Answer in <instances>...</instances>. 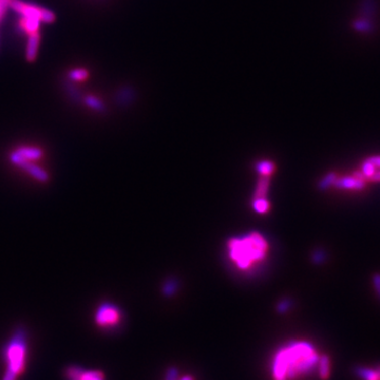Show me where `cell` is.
Returning <instances> with one entry per match:
<instances>
[{"mask_svg": "<svg viewBox=\"0 0 380 380\" xmlns=\"http://www.w3.org/2000/svg\"><path fill=\"white\" fill-rule=\"evenodd\" d=\"M43 155V150L38 147L22 146L11 153L10 161L14 165L27 170L34 178L45 181L47 179V174L33 164V162L39 161Z\"/></svg>", "mask_w": 380, "mask_h": 380, "instance_id": "cell-5", "label": "cell"}, {"mask_svg": "<svg viewBox=\"0 0 380 380\" xmlns=\"http://www.w3.org/2000/svg\"><path fill=\"white\" fill-rule=\"evenodd\" d=\"M83 103L86 106L94 110V111H97V112L105 111L104 103L99 99V97H96L94 95H91V94L86 95L83 97Z\"/></svg>", "mask_w": 380, "mask_h": 380, "instance_id": "cell-10", "label": "cell"}, {"mask_svg": "<svg viewBox=\"0 0 380 380\" xmlns=\"http://www.w3.org/2000/svg\"><path fill=\"white\" fill-rule=\"evenodd\" d=\"M357 374L364 380H380V366L377 369H365L360 367L356 370Z\"/></svg>", "mask_w": 380, "mask_h": 380, "instance_id": "cell-13", "label": "cell"}, {"mask_svg": "<svg viewBox=\"0 0 380 380\" xmlns=\"http://www.w3.org/2000/svg\"><path fill=\"white\" fill-rule=\"evenodd\" d=\"M89 76V73L86 69L82 68H75L69 71L68 73V78L72 82H78L82 81L85 79H87Z\"/></svg>", "mask_w": 380, "mask_h": 380, "instance_id": "cell-12", "label": "cell"}, {"mask_svg": "<svg viewBox=\"0 0 380 380\" xmlns=\"http://www.w3.org/2000/svg\"><path fill=\"white\" fill-rule=\"evenodd\" d=\"M229 260L240 271H250L262 263L269 252V243L259 232L232 238L227 243Z\"/></svg>", "mask_w": 380, "mask_h": 380, "instance_id": "cell-2", "label": "cell"}, {"mask_svg": "<svg viewBox=\"0 0 380 380\" xmlns=\"http://www.w3.org/2000/svg\"><path fill=\"white\" fill-rule=\"evenodd\" d=\"M10 0H0V18H2L4 12L9 8Z\"/></svg>", "mask_w": 380, "mask_h": 380, "instance_id": "cell-19", "label": "cell"}, {"mask_svg": "<svg viewBox=\"0 0 380 380\" xmlns=\"http://www.w3.org/2000/svg\"><path fill=\"white\" fill-rule=\"evenodd\" d=\"M66 376L68 380H105V376L101 371L85 370L76 365L69 366Z\"/></svg>", "mask_w": 380, "mask_h": 380, "instance_id": "cell-8", "label": "cell"}, {"mask_svg": "<svg viewBox=\"0 0 380 380\" xmlns=\"http://www.w3.org/2000/svg\"><path fill=\"white\" fill-rule=\"evenodd\" d=\"M377 169H380V155H374L367 158Z\"/></svg>", "mask_w": 380, "mask_h": 380, "instance_id": "cell-20", "label": "cell"}, {"mask_svg": "<svg viewBox=\"0 0 380 380\" xmlns=\"http://www.w3.org/2000/svg\"><path fill=\"white\" fill-rule=\"evenodd\" d=\"M121 318V311L116 304L104 302L95 311L94 322L99 327L110 330L118 327Z\"/></svg>", "mask_w": 380, "mask_h": 380, "instance_id": "cell-6", "label": "cell"}, {"mask_svg": "<svg viewBox=\"0 0 380 380\" xmlns=\"http://www.w3.org/2000/svg\"><path fill=\"white\" fill-rule=\"evenodd\" d=\"M321 355L306 341H293L280 348L272 360L273 380H296L312 373Z\"/></svg>", "mask_w": 380, "mask_h": 380, "instance_id": "cell-1", "label": "cell"}, {"mask_svg": "<svg viewBox=\"0 0 380 380\" xmlns=\"http://www.w3.org/2000/svg\"><path fill=\"white\" fill-rule=\"evenodd\" d=\"M365 181L361 171H355L353 176L337 177L333 185L343 190H362L365 187Z\"/></svg>", "mask_w": 380, "mask_h": 380, "instance_id": "cell-7", "label": "cell"}, {"mask_svg": "<svg viewBox=\"0 0 380 380\" xmlns=\"http://www.w3.org/2000/svg\"><path fill=\"white\" fill-rule=\"evenodd\" d=\"M269 208H271V205H269V203L266 199L255 200V202H254V209L257 213L264 214V213L269 210Z\"/></svg>", "mask_w": 380, "mask_h": 380, "instance_id": "cell-16", "label": "cell"}, {"mask_svg": "<svg viewBox=\"0 0 380 380\" xmlns=\"http://www.w3.org/2000/svg\"><path fill=\"white\" fill-rule=\"evenodd\" d=\"M318 372H319V376L321 379L326 380L329 377L330 373V361L328 356L326 355H322L319 358V361H318Z\"/></svg>", "mask_w": 380, "mask_h": 380, "instance_id": "cell-11", "label": "cell"}, {"mask_svg": "<svg viewBox=\"0 0 380 380\" xmlns=\"http://www.w3.org/2000/svg\"><path fill=\"white\" fill-rule=\"evenodd\" d=\"M377 170V168L366 158V160L363 162L362 166H361V174L363 175V177L365 178L366 181H369V179L374 175L375 171Z\"/></svg>", "mask_w": 380, "mask_h": 380, "instance_id": "cell-14", "label": "cell"}, {"mask_svg": "<svg viewBox=\"0 0 380 380\" xmlns=\"http://www.w3.org/2000/svg\"><path fill=\"white\" fill-rule=\"evenodd\" d=\"M373 284L378 297L380 298V274H375L373 276Z\"/></svg>", "mask_w": 380, "mask_h": 380, "instance_id": "cell-18", "label": "cell"}, {"mask_svg": "<svg viewBox=\"0 0 380 380\" xmlns=\"http://www.w3.org/2000/svg\"><path fill=\"white\" fill-rule=\"evenodd\" d=\"M40 33H33L28 36L27 46H26V59L28 61H35L37 57L39 46H40Z\"/></svg>", "mask_w": 380, "mask_h": 380, "instance_id": "cell-9", "label": "cell"}, {"mask_svg": "<svg viewBox=\"0 0 380 380\" xmlns=\"http://www.w3.org/2000/svg\"><path fill=\"white\" fill-rule=\"evenodd\" d=\"M10 8L21 15L22 20L20 21V28L22 32L28 35L39 32V28L43 23V14L46 8L24 3L21 0H10Z\"/></svg>", "mask_w": 380, "mask_h": 380, "instance_id": "cell-4", "label": "cell"}, {"mask_svg": "<svg viewBox=\"0 0 380 380\" xmlns=\"http://www.w3.org/2000/svg\"><path fill=\"white\" fill-rule=\"evenodd\" d=\"M28 352V339L26 329L18 328L10 338L4 350V358L7 364L3 380H17L24 371Z\"/></svg>", "mask_w": 380, "mask_h": 380, "instance_id": "cell-3", "label": "cell"}, {"mask_svg": "<svg viewBox=\"0 0 380 380\" xmlns=\"http://www.w3.org/2000/svg\"><path fill=\"white\" fill-rule=\"evenodd\" d=\"M369 181L374 182V183H380V169H377L374 175L369 179Z\"/></svg>", "mask_w": 380, "mask_h": 380, "instance_id": "cell-21", "label": "cell"}, {"mask_svg": "<svg viewBox=\"0 0 380 380\" xmlns=\"http://www.w3.org/2000/svg\"><path fill=\"white\" fill-rule=\"evenodd\" d=\"M257 169H258L259 174L260 175H265V176H272L273 171L275 169V166L272 162L269 161H263L261 162L258 167H257Z\"/></svg>", "mask_w": 380, "mask_h": 380, "instance_id": "cell-15", "label": "cell"}, {"mask_svg": "<svg viewBox=\"0 0 380 380\" xmlns=\"http://www.w3.org/2000/svg\"><path fill=\"white\" fill-rule=\"evenodd\" d=\"M66 86H67V91L70 94L71 99L78 102L80 100V92L76 88V86H74V83H73L72 81H69L68 83H66Z\"/></svg>", "mask_w": 380, "mask_h": 380, "instance_id": "cell-17", "label": "cell"}]
</instances>
